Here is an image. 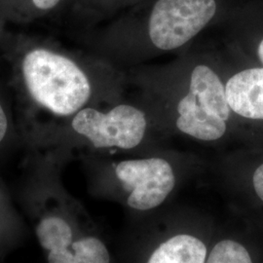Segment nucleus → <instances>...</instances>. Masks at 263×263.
Listing matches in <instances>:
<instances>
[{
    "instance_id": "1",
    "label": "nucleus",
    "mask_w": 263,
    "mask_h": 263,
    "mask_svg": "<svg viewBox=\"0 0 263 263\" xmlns=\"http://www.w3.org/2000/svg\"><path fill=\"white\" fill-rule=\"evenodd\" d=\"M155 130L204 143L224 139L233 120L219 53L185 50L166 65L133 71Z\"/></svg>"
},
{
    "instance_id": "2",
    "label": "nucleus",
    "mask_w": 263,
    "mask_h": 263,
    "mask_svg": "<svg viewBox=\"0 0 263 263\" xmlns=\"http://www.w3.org/2000/svg\"><path fill=\"white\" fill-rule=\"evenodd\" d=\"M44 173L24 194V210L46 263H112L104 239L83 220L81 208Z\"/></svg>"
},
{
    "instance_id": "3",
    "label": "nucleus",
    "mask_w": 263,
    "mask_h": 263,
    "mask_svg": "<svg viewBox=\"0 0 263 263\" xmlns=\"http://www.w3.org/2000/svg\"><path fill=\"white\" fill-rule=\"evenodd\" d=\"M20 70L30 100L57 117L71 118L93 105L95 80L71 57L49 48H31L22 58Z\"/></svg>"
},
{
    "instance_id": "4",
    "label": "nucleus",
    "mask_w": 263,
    "mask_h": 263,
    "mask_svg": "<svg viewBox=\"0 0 263 263\" xmlns=\"http://www.w3.org/2000/svg\"><path fill=\"white\" fill-rule=\"evenodd\" d=\"M216 13V0H156L144 28L117 44V51L131 63L182 53L213 22Z\"/></svg>"
},
{
    "instance_id": "5",
    "label": "nucleus",
    "mask_w": 263,
    "mask_h": 263,
    "mask_svg": "<svg viewBox=\"0 0 263 263\" xmlns=\"http://www.w3.org/2000/svg\"><path fill=\"white\" fill-rule=\"evenodd\" d=\"M69 127L77 140L100 152L135 151L157 132L141 104L127 102L107 109L86 106L70 118Z\"/></svg>"
},
{
    "instance_id": "6",
    "label": "nucleus",
    "mask_w": 263,
    "mask_h": 263,
    "mask_svg": "<svg viewBox=\"0 0 263 263\" xmlns=\"http://www.w3.org/2000/svg\"><path fill=\"white\" fill-rule=\"evenodd\" d=\"M105 175V187L116 192L127 207L141 212L161 206L178 181L172 161L160 155L112 162Z\"/></svg>"
},
{
    "instance_id": "7",
    "label": "nucleus",
    "mask_w": 263,
    "mask_h": 263,
    "mask_svg": "<svg viewBox=\"0 0 263 263\" xmlns=\"http://www.w3.org/2000/svg\"><path fill=\"white\" fill-rule=\"evenodd\" d=\"M221 66L226 99L232 117L263 121V66L248 67L229 73L222 62Z\"/></svg>"
},
{
    "instance_id": "8",
    "label": "nucleus",
    "mask_w": 263,
    "mask_h": 263,
    "mask_svg": "<svg viewBox=\"0 0 263 263\" xmlns=\"http://www.w3.org/2000/svg\"><path fill=\"white\" fill-rule=\"evenodd\" d=\"M209 249L198 236L178 233L153 250L146 263H206Z\"/></svg>"
},
{
    "instance_id": "9",
    "label": "nucleus",
    "mask_w": 263,
    "mask_h": 263,
    "mask_svg": "<svg viewBox=\"0 0 263 263\" xmlns=\"http://www.w3.org/2000/svg\"><path fill=\"white\" fill-rule=\"evenodd\" d=\"M25 232L24 219L0 184V263L22 241Z\"/></svg>"
},
{
    "instance_id": "10",
    "label": "nucleus",
    "mask_w": 263,
    "mask_h": 263,
    "mask_svg": "<svg viewBox=\"0 0 263 263\" xmlns=\"http://www.w3.org/2000/svg\"><path fill=\"white\" fill-rule=\"evenodd\" d=\"M206 263L254 262L244 245L233 239H222L213 246Z\"/></svg>"
},
{
    "instance_id": "11",
    "label": "nucleus",
    "mask_w": 263,
    "mask_h": 263,
    "mask_svg": "<svg viewBox=\"0 0 263 263\" xmlns=\"http://www.w3.org/2000/svg\"><path fill=\"white\" fill-rule=\"evenodd\" d=\"M9 120L7 113L2 104L0 103V149L6 143L9 135Z\"/></svg>"
},
{
    "instance_id": "12",
    "label": "nucleus",
    "mask_w": 263,
    "mask_h": 263,
    "mask_svg": "<svg viewBox=\"0 0 263 263\" xmlns=\"http://www.w3.org/2000/svg\"><path fill=\"white\" fill-rule=\"evenodd\" d=\"M253 186L257 197L263 202V163L254 171L253 175Z\"/></svg>"
},
{
    "instance_id": "13",
    "label": "nucleus",
    "mask_w": 263,
    "mask_h": 263,
    "mask_svg": "<svg viewBox=\"0 0 263 263\" xmlns=\"http://www.w3.org/2000/svg\"><path fill=\"white\" fill-rule=\"evenodd\" d=\"M61 0H32L34 6L40 10H50L56 7Z\"/></svg>"
},
{
    "instance_id": "14",
    "label": "nucleus",
    "mask_w": 263,
    "mask_h": 263,
    "mask_svg": "<svg viewBox=\"0 0 263 263\" xmlns=\"http://www.w3.org/2000/svg\"><path fill=\"white\" fill-rule=\"evenodd\" d=\"M256 56L263 66V38L258 42L256 47Z\"/></svg>"
}]
</instances>
